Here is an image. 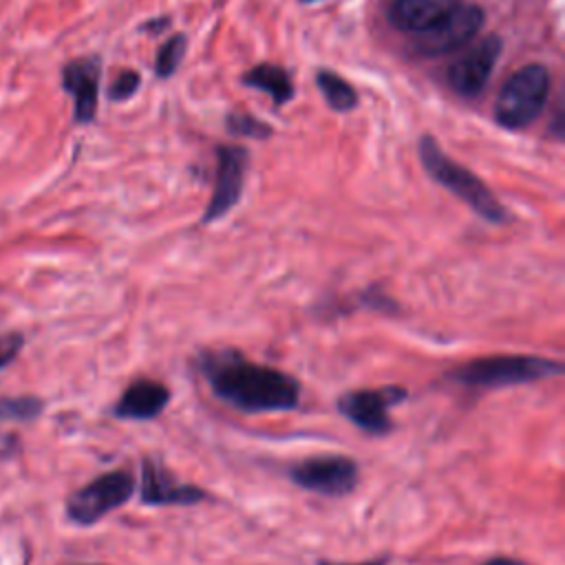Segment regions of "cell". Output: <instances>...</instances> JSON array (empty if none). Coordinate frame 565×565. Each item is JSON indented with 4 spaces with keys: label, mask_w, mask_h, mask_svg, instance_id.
<instances>
[{
    "label": "cell",
    "mask_w": 565,
    "mask_h": 565,
    "mask_svg": "<svg viewBox=\"0 0 565 565\" xmlns=\"http://www.w3.org/2000/svg\"><path fill=\"white\" fill-rule=\"evenodd\" d=\"M196 369L212 393L241 413H280L300 404V384L294 375L258 364L238 349H205L196 355Z\"/></svg>",
    "instance_id": "1"
},
{
    "label": "cell",
    "mask_w": 565,
    "mask_h": 565,
    "mask_svg": "<svg viewBox=\"0 0 565 565\" xmlns=\"http://www.w3.org/2000/svg\"><path fill=\"white\" fill-rule=\"evenodd\" d=\"M563 364L558 360L541 355H486L468 360L446 373V380L468 388H505L519 384H532L550 377H558Z\"/></svg>",
    "instance_id": "2"
},
{
    "label": "cell",
    "mask_w": 565,
    "mask_h": 565,
    "mask_svg": "<svg viewBox=\"0 0 565 565\" xmlns=\"http://www.w3.org/2000/svg\"><path fill=\"white\" fill-rule=\"evenodd\" d=\"M419 159L426 172L437 181L441 188L452 192L457 199H461L475 214H479L483 221L492 225L508 223V210L499 203V199L488 190V185L475 177L463 166L455 163L430 137H424L419 141Z\"/></svg>",
    "instance_id": "3"
},
{
    "label": "cell",
    "mask_w": 565,
    "mask_h": 565,
    "mask_svg": "<svg viewBox=\"0 0 565 565\" xmlns=\"http://www.w3.org/2000/svg\"><path fill=\"white\" fill-rule=\"evenodd\" d=\"M547 93L550 71L543 64L521 66L512 77H508L497 97V121L510 130H521L530 126L543 113Z\"/></svg>",
    "instance_id": "4"
},
{
    "label": "cell",
    "mask_w": 565,
    "mask_h": 565,
    "mask_svg": "<svg viewBox=\"0 0 565 565\" xmlns=\"http://www.w3.org/2000/svg\"><path fill=\"white\" fill-rule=\"evenodd\" d=\"M135 475L117 468L90 479L66 499V516L77 525H95L113 510L126 505L135 494Z\"/></svg>",
    "instance_id": "5"
},
{
    "label": "cell",
    "mask_w": 565,
    "mask_h": 565,
    "mask_svg": "<svg viewBox=\"0 0 565 565\" xmlns=\"http://www.w3.org/2000/svg\"><path fill=\"white\" fill-rule=\"evenodd\" d=\"M408 391L397 384L380 388H355L338 397L335 406L344 419L371 437H384L393 430L391 408L406 402Z\"/></svg>",
    "instance_id": "6"
},
{
    "label": "cell",
    "mask_w": 565,
    "mask_h": 565,
    "mask_svg": "<svg viewBox=\"0 0 565 565\" xmlns=\"http://www.w3.org/2000/svg\"><path fill=\"white\" fill-rule=\"evenodd\" d=\"M289 479L309 492L340 499L355 490L360 466L347 455H316L289 468Z\"/></svg>",
    "instance_id": "7"
},
{
    "label": "cell",
    "mask_w": 565,
    "mask_h": 565,
    "mask_svg": "<svg viewBox=\"0 0 565 565\" xmlns=\"http://www.w3.org/2000/svg\"><path fill=\"white\" fill-rule=\"evenodd\" d=\"M483 26V9L477 4H459L437 26L417 35L415 51L426 57L448 55L466 46Z\"/></svg>",
    "instance_id": "8"
},
{
    "label": "cell",
    "mask_w": 565,
    "mask_h": 565,
    "mask_svg": "<svg viewBox=\"0 0 565 565\" xmlns=\"http://www.w3.org/2000/svg\"><path fill=\"white\" fill-rule=\"evenodd\" d=\"M141 503L146 505H196L207 499L201 486L179 481L157 457L141 459Z\"/></svg>",
    "instance_id": "9"
},
{
    "label": "cell",
    "mask_w": 565,
    "mask_h": 565,
    "mask_svg": "<svg viewBox=\"0 0 565 565\" xmlns=\"http://www.w3.org/2000/svg\"><path fill=\"white\" fill-rule=\"evenodd\" d=\"M499 53H501V40L497 35L481 40L463 57H459L450 64V68H448L450 88L461 97L479 95L492 75Z\"/></svg>",
    "instance_id": "10"
},
{
    "label": "cell",
    "mask_w": 565,
    "mask_h": 565,
    "mask_svg": "<svg viewBox=\"0 0 565 565\" xmlns=\"http://www.w3.org/2000/svg\"><path fill=\"white\" fill-rule=\"evenodd\" d=\"M245 166L247 152L238 146H223L218 148V168L212 199L205 207L203 223H214L225 216L241 199L243 181H245Z\"/></svg>",
    "instance_id": "11"
},
{
    "label": "cell",
    "mask_w": 565,
    "mask_h": 565,
    "mask_svg": "<svg viewBox=\"0 0 565 565\" xmlns=\"http://www.w3.org/2000/svg\"><path fill=\"white\" fill-rule=\"evenodd\" d=\"M170 388L150 377H137L132 380L119 399L113 406V415L117 419H135V422H148L159 417L168 404H170Z\"/></svg>",
    "instance_id": "12"
},
{
    "label": "cell",
    "mask_w": 565,
    "mask_h": 565,
    "mask_svg": "<svg viewBox=\"0 0 565 565\" xmlns=\"http://www.w3.org/2000/svg\"><path fill=\"white\" fill-rule=\"evenodd\" d=\"M62 84L75 104V121L88 124L97 110V88H99V60L82 57L73 60L62 71Z\"/></svg>",
    "instance_id": "13"
},
{
    "label": "cell",
    "mask_w": 565,
    "mask_h": 565,
    "mask_svg": "<svg viewBox=\"0 0 565 565\" xmlns=\"http://www.w3.org/2000/svg\"><path fill=\"white\" fill-rule=\"evenodd\" d=\"M461 0H395L388 9V22L404 33H426L448 18Z\"/></svg>",
    "instance_id": "14"
},
{
    "label": "cell",
    "mask_w": 565,
    "mask_h": 565,
    "mask_svg": "<svg viewBox=\"0 0 565 565\" xmlns=\"http://www.w3.org/2000/svg\"><path fill=\"white\" fill-rule=\"evenodd\" d=\"M243 82L252 88H258V90H265L271 95L274 104H285L291 99L294 95V86H291V79L289 75L285 73V68L280 66H274V64H258L254 66L245 77Z\"/></svg>",
    "instance_id": "15"
},
{
    "label": "cell",
    "mask_w": 565,
    "mask_h": 565,
    "mask_svg": "<svg viewBox=\"0 0 565 565\" xmlns=\"http://www.w3.org/2000/svg\"><path fill=\"white\" fill-rule=\"evenodd\" d=\"M318 88L322 90L327 104L333 108V110H351L358 102L355 97V90L335 73H329V71H320L318 77Z\"/></svg>",
    "instance_id": "16"
},
{
    "label": "cell",
    "mask_w": 565,
    "mask_h": 565,
    "mask_svg": "<svg viewBox=\"0 0 565 565\" xmlns=\"http://www.w3.org/2000/svg\"><path fill=\"white\" fill-rule=\"evenodd\" d=\"M44 408V402L33 395L0 397V424L2 422H33Z\"/></svg>",
    "instance_id": "17"
},
{
    "label": "cell",
    "mask_w": 565,
    "mask_h": 565,
    "mask_svg": "<svg viewBox=\"0 0 565 565\" xmlns=\"http://www.w3.org/2000/svg\"><path fill=\"white\" fill-rule=\"evenodd\" d=\"M183 53H185V38L183 35H174L170 38L157 53V60H154V73L159 77H170L177 66L181 64L183 60Z\"/></svg>",
    "instance_id": "18"
},
{
    "label": "cell",
    "mask_w": 565,
    "mask_h": 565,
    "mask_svg": "<svg viewBox=\"0 0 565 565\" xmlns=\"http://www.w3.org/2000/svg\"><path fill=\"white\" fill-rule=\"evenodd\" d=\"M227 130L241 137H254V139H265L271 130L263 121L247 117V115H232L227 117Z\"/></svg>",
    "instance_id": "19"
},
{
    "label": "cell",
    "mask_w": 565,
    "mask_h": 565,
    "mask_svg": "<svg viewBox=\"0 0 565 565\" xmlns=\"http://www.w3.org/2000/svg\"><path fill=\"white\" fill-rule=\"evenodd\" d=\"M24 335L18 331H2L0 333V371L9 366L22 351Z\"/></svg>",
    "instance_id": "20"
},
{
    "label": "cell",
    "mask_w": 565,
    "mask_h": 565,
    "mask_svg": "<svg viewBox=\"0 0 565 565\" xmlns=\"http://www.w3.org/2000/svg\"><path fill=\"white\" fill-rule=\"evenodd\" d=\"M139 88V75L135 71H124L113 84H110V99L115 102H121V99H128L130 95H135V90Z\"/></svg>",
    "instance_id": "21"
},
{
    "label": "cell",
    "mask_w": 565,
    "mask_h": 565,
    "mask_svg": "<svg viewBox=\"0 0 565 565\" xmlns=\"http://www.w3.org/2000/svg\"><path fill=\"white\" fill-rule=\"evenodd\" d=\"M481 565H530V563L521 561V558H514V556H492V558L483 561Z\"/></svg>",
    "instance_id": "22"
},
{
    "label": "cell",
    "mask_w": 565,
    "mask_h": 565,
    "mask_svg": "<svg viewBox=\"0 0 565 565\" xmlns=\"http://www.w3.org/2000/svg\"><path fill=\"white\" fill-rule=\"evenodd\" d=\"M388 558L382 556L377 561H364V563H331V561H318V565H386Z\"/></svg>",
    "instance_id": "23"
},
{
    "label": "cell",
    "mask_w": 565,
    "mask_h": 565,
    "mask_svg": "<svg viewBox=\"0 0 565 565\" xmlns=\"http://www.w3.org/2000/svg\"><path fill=\"white\" fill-rule=\"evenodd\" d=\"M300 2H318V0H300Z\"/></svg>",
    "instance_id": "24"
}]
</instances>
